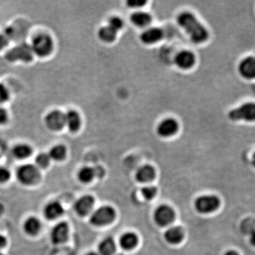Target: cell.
Segmentation results:
<instances>
[{
	"mask_svg": "<svg viewBox=\"0 0 255 255\" xmlns=\"http://www.w3.org/2000/svg\"><path fill=\"white\" fill-rule=\"evenodd\" d=\"M177 22L195 44H201L208 39V31L198 21L193 14L190 12L181 13L178 16Z\"/></svg>",
	"mask_w": 255,
	"mask_h": 255,
	"instance_id": "obj_1",
	"label": "cell"
},
{
	"mask_svg": "<svg viewBox=\"0 0 255 255\" xmlns=\"http://www.w3.org/2000/svg\"><path fill=\"white\" fill-rule=\"evenodd\" d=\"M16 178L18 182L24 186H33L39 182L41 173L39 169L34 164H23L18 167L16 172Z\"/></svg>",
	"mask_w": 255,
	"mask_h": 255,
	"instance_id": "obj_2",
	"label": "cell"
},
{
	"mask_svg": "<svg viewBox=\"0 0 255 255\" xmlns=\"http://www.w3.org/2000/svg\"><path fill=\"white\" fill-rule=\"evenodd\" d=\"M33 50L32 46L27 44H21L10 49L5 55V58L9 62L15 61H23V62H30L33 57Z\"/></svg>",
	"mask_w": 255,
	"mask_h": 255,
	"instance_id": "obj_3",
	"label": "cell"
},
{
	"mask_svg": "<svg viewBox=\"0 0 255 255\" xmlns=\"http://www.w3.org/2000/svg\"><path fill=\"white\" fill-rule=\"evenodd\" d=\"M115 217V210L110 206H104L92 213L90 217V223L95 226H104L113 222Z\"/></svg>",
	"mask_w": 255,
	"mask_h": 255,
	"instance_id": "obj_4",
	"label": "cell"
},
{
	"mask_svg": "<svg viewBox=\"0 0 255 255\" xmlns=\"http://www.w3.org/2000/svg\"><path fill=\"white\" fill-rule=\"evenodd\" d=\"M229 119L232 121H245L248 122L255 121V103L248 102L230 111Z\"/></svg>",
	"mask_w": 255,
	"mask_h": 255,
	"instance_id": "obj_5",
	"label": "cell"
},
{
	"mask_svg": "<svg viewBox=\"0 0 255 255\" xmlns=\"http://www.w3.org/2000/svg\"><path fill=\"white\" fill-rule=\"evenodd\" d=\"M31 46L33 53L40 57H46L53 50V40L48 35L39 34L35 36Z\"/></svg>",
	"mask_w": 255,
	"mask_h": 255,
	"instance_id": "obj_6",
	"label": "cell"
},
{
	"mask_svg": "<svg viewBox=\"0 0 255 255\" xmlns=\"http://www.w3.org/2000/svg\"><path fill=\"white\" fill-rule=\"evenodd\" d=\"M194 206L198 212L207 214L217 210L220 206V200L217 196L213 195H204L196 199Z\"/></svg>",
	"mask_w": 255,
	"mask_h": 255,
	"instance_id": "obj_7",
	"label": "cell"
},
{
	"mask_svg": "<svg viewBox=\"0 0 255 255\" xmlns=\"http://www.w3.org/2000/svg\"><path fill=\"white\" fill-rule=\"evenodd\" d=\"M175 211L171 207L167 205H161L155 210L154 219L158 225L166 226L170 225L175 219Z\"/></svg>",
	"mask_w": 255,
	"mask_h": 255,
	"instance_id": "obj_8",
	"label": "cell"
},
{
	"mask_svg": "<svg viewBox=\"0 0 255 255\" xmlns=\"http://www.w3.org/2000/svg\"><path fill=\"white\" fill-rule=\"evenodd\" d=\"M45 122L49 129L58 131L65 126V114L61 111H53L46 116Z\"/></svg>",
	"mask_w": 255,
	"mask_h": 255,
	"instance_id": "obj_9",
	"label": "cell"
},
{
	"mask_svg": "<svg viewBox=\"0 0 255 255\" xmlns=\"http://www.w3.org/2000/svg\"><path fill=\"white\" fill-rule=\"evenodd\" d=\"M69 225L67 223L60 222L52 229L50 239L55 245L64 243L68 239Z\"/></svg>",
	"mask_w": 255,
	"mask_h": 255,
	"instance_id": "obj_10",
	"label": "cell"
},
{
	"mask_svg": "<svg viewBox=\"0 0 255 255\" xmlns=\"http://www.w3.org/2000/svg\"><path fill=\"white\" fill-rule=\"evenodd\" d=\"M104 175V170L100 166L95 167H84L80 170L78 176L81 182L89 183L96 176L101 177Z\"/></svg>",
	"mask_w": 255,
	"mask_h": 255,
	"instance_id": "obj_11",
	"label": "cell"
},
{
	"mask_svg": "<svg viewBox=\"0 0 255 255\" xmlns=\"http://www.w3.org/2000/svg\"><path fill=\"white\" fill-rule=\"evenodd\" d=\"M95 199L90 195H85L75 202L74 208L79 216H87L93 208Z\"/></svg>",
	"mask_w": 255,
	"mask_h": 255,
	"instance_id": "obj_12",
	"label": "cell"
},
{
	"mask_svg": "<svg viewBox=\"0 0 255 255\" xmlns=\"http://www.w3.org/2000/svg\"><path fill=\"white\" fill-rule=\"evenodd\" d=\"M239 73L245 79H255V57L248 56L242 60L239 64Z\"/></svg>",
	"mask_w": 255,
	"mask_h": 255,
	"instance_id": "obj_13",
	"label": "cell"
},
{
	"mask_svg": "<svg viewBox=\"0 0 255 255\" xmlns=\"http://www.w3.org/2000/svg\"><path fill=\"white\" fill-rule=\"evenodd\" d=\"M179 129L177 121L174 119H167L162 121L158 126L157 132L162 137H170L175 135Z\"/></svg>",
	"mask_w": 255,
	"mask_h": 255,
	"instance_id": "obj_14",
	"label": "cell"
},
{
	"mask_svg": "<svg viewBox=\"0 0 255 255\" xmlns=\"http://www.w3.org/2000/svg\"><path fill=\"white\" fill-rule=\"evenodd\" d=\"M64 213L62 204L58 201H54L46 204L44 208V214L46 219L53 221L61 217Z\"/></svg>",
	"mask_w": 255,
	"mask_h": 255,
	"instance_id": "obj_15",
	"label": "cell"
},
{
	"mask_svg": "<svg viewBox=\"0 0 255 255\" xmlns=\"http://www.w3.org/2000/svg\"><path fill=\"white\" fill-rule=\"evenodd\" d=\"M196 61L195 55L189 50H183L175 57V64L178 67L184 70L191 68Z\"/></svg>",
	"mask_w": 255,
	"mask_h": 255,
	"instance_id": "obj_16",
	"label": "cell"
},
{
	"mask_svg": "<svg viewBox=\"0 0 255 255\" xmlns=\"http://www.w3.org/2000/svg\"><path fill=\"white\" fill-rule=\"evenodd\" d=\"M163 37V32L159 28H150L141 34V40L143 44H153L160 41Z\"/></svg>",
	"mask_w": 255,
	"mask_h": 255,
	"instance_id": "obj_17",
	"label": "cell"
},
{
	"mask_svg": "<svg viewBox=\"0 0 255 255\" xmlns=\"http://www.w3.org/2000/svg\"><path fill=\"white\" fill-rule=\"evenodd\" d=\"M41 222L36 216H30L24 223V230L29 236H36L41 230Z\"/></svg>",
	"mask_w": 255,
	"mask_h": 255,
	"instance_id": "obj_18",
	"label": "cell"
},
{
	"mask_svg": "<svg viewBox=\"0 0 255 255\" xmlns=\"http://www.w3.org/2000/svg\"><path fill=\"white\" fill-rule=\"evenodd\" d=\"M155 176V170L154 167L151 165L142 166L137 170L136 173V179L139 182L146 183L150 182L154 179Z\"/></svg>",
	"mask_w": 255,
	"mask_h": 255,
	"instance_id": "obj_19",
	"label": "cell"
},
{
	"mask_svg": "<svg viewBox=\"0 0 255 255\" xmlns=\"http://www.w3.org/2000/svg\"><path fill=\"white\" fill-rule=\"evenodd\" d=\"M65 126L70 131L75 133L81 127V118L76 111H69L65 114Z\"/></svg>",
	"mask_w": 255,
	"mask_h": 255,
	"instance_id": "obj_20",
	"label": "cell"
},
{
	"mask_svg": "<svg viewBox=\"0 0 255 255\" xmlns=\"http://www.w3.org/2000/svg\"><path fill=\"white\" fill-rule=\"evenodd\" d=\"M183 238H184V232L180 227H172L164 233V238L166 241L173 245H176L182 242Z\"/></svg>",
	"mask_w": 255,
	"mask_h": 255,
	"instance_id": "obj_21",
	"label": "cell"
},
{
	"mask_svg": "<svg viewBox=\"0 0 255 255\" xmlns=\"http://www.w3.org/2000/svg\"><path fill=\"white\" fill-rule=\"evenodd\" d=\"M138 238L135 233H127L121 236L120 245L125 250H131L138 244Z\"/></svg>",
	"mask_w": 255,
	"mask_h": 255,
	"instance_id": "obj_22",
	"label": "cell"
},
{
	"mask_svg": "<svg viewBox=\"0 0 255 255\" xmlns=\"http://www.w3.org/2000/svg\"><path fill=\"white\" fill-rule=\"evenodd\" d=\"M130 21L135 25L140 27H145L152 21V17L149 14L143 12H135L130 16Z\"/></svg>",
	"mask_w": 255,
	"mask_h": 255,
	"instance_id": "obj_23",
	"label": "cell"
},
{
	"mask_svg": "<svg viewBox=\"0 0 255 255\" xmlns=\"http://www.w3.org/2000/svg\"><path fill=\"white\" fill-rule=\"evenodd\" d=\"M99 254L100 255H112L116 251V244L112 238H106L99 243Z\"/></svg>",
	"mask_w": 255,
	"mask_h": 255,
	"instance_id": "obj_24",
	"label": "cell"
},
{
	"mask_svg": "<svg viewBox=\"0 0 255 255\" xmlns=\"http://www.w3.org/2000/svg\"><path fill=\"white\" fill-rule=\"evenodd\" d=\"M12 153L16 159H27L32 155V148L27 144H18L14 147Z\"/></svg>",
	"mask_w": 255,
	"mask_h": 255,
	"instance_id": "obj_25",
	"label": "cell"
},
{
	"mask_svg": "<svg viewBox=\"0 0 255 255\" xmlns=\"http://www.w3.org/2000/svg\"><path fill=\"white\" fill-rule=\"evenodd\" d=\"M116 34H117V32L112 29L110 26L101 27L98 33L99 38L101 41L106 43H112L114 41L116 38Z\"/></svg>",
	"mask_w": 255,
	"mask_h": 255,
	"instance_id": "obj_26",
	"label": "cell"
},
{
	"mask_svg": "<svg viewBox=\"0 0 255 255\" xmlns=\"http://www.w3.org/2000/svg\"><path fill=\"white\" fill-rule=\"evenodd\" d=\"M50 159L53 160L60 162L64 160L67 155V149L63 145H57L53 146L48 153Z\"/></svg>",
	"mask_w": 255,
	"mask_h": 255,
	"instance_id": "obj_27",
	"label": "cell"
},
{
	"mask_svg": "<svg viewBox=\"0 0 255 255\" xmlns=\"http://www.w3.org/2000/svg\"><path fill=\"white\" fill-rule=\"evenodd\" d=\"M50 159L48 153H41L37 155L35 162L38 168L46 169L50 164Z\"/></svg>",
	"mask_w": 255,
	"mask_h": 255,
	"instance_id": "obj_28",
	"label": "cell"
},
{
	"mask_svg": "<svg viewBox=\"0 0 255 255\" xmlns=\"http://www.w3.org/2000/svg\"><path fill=\"white\" fill-rule=\"evenodd\" d=\"M157 193L156 187L153 186H147V187H144L141 190V194L143 195L146 200H151L155 197Z\"/></svg>",
	"mask_w": 255,
	"mask_h": 255,
	"instance_id": "obj_29",
	"label": "cell"
},
{
	"mask_svg": "<svg viewBox=\"0 0 255 255\" xmlns=\"http://www.w3.org/2000/svg\"><path fill=\"white\" fill-rule=\"evenodd\" d=\"M108 26L114 29L116 32H118L120 29H122L123 26H124V22L119 17L114 16V17L110 18V21H109Z\"/></svg>",
	"mask_w": 255,
	"mask_h": 255,
	"instance_id": "obj_30",
	"label": "cell"
},
{
	"mask_svg": "<svg viewBox=\"0 0 255 255\" xmlns=\"http://www.w3.org/2000/svg\"><path fill=\"white\" fill-rule=\"evenodd\" d=\"M11 178V173L8 169L0 167V184H4L8 182Z\"/></svg>",
	"mask_w": 255,
	"mask_h": 255,
	"instance_id": "obj_31",
	"label": "cell"
},
{
	"mask_svg": "<svg viewBox=\"0 0 255 255\" xmlns=\"http://www.w3.org/2000/svg\"><path fill=\"white\" fill-rule=\"evenodd\" d=\"M9 98V93L4 84H0V104L6 102Z\"/></svg>",
	"mask_w": 255,
	"mask_h": 255,
	"instance_id": "obj_32",
	"label": "cell"
},
{
	"mask_svg": "<svg viewBox=\"0 0 255 255\" xmlns=\"http://www.w3.org/2000/svg\"><path fill=\"white\" fill-rule=\"evenodd\" d=\"M147 3L145 0H128L127 1V4L128 7L132 8H138V7H142Z\"/></svg>",
	"mask_w": 255,
	"mask_h": 255,
	"instance_id": "obj_33",
	"label": "cell"
},
{
	"mask_svg": "<svg viewBox=\"0 0 255 255\" xmlns=\"http://www.w3.org/2000/svg\"><path fill=\"white\" fill-rule=\"evenodd\" d=\"M8 119V113L4 109L0 108V125L5 124Z\"/></svg>",
	"mask_w": 255,
	"mask_h": 255,
	"instance_id": "obj_34",
	"label": "cell"
},
{
	"mask_svg": "<svg viewBox=\"0 0 255 255\" xmlns=\"http://www.w3.org/2000/svg\"><path fill=\"white\" fill-rule=\"evenodd\" d=\"M8 38L4 33H0V50H2L8 45Z\"/></svg>",
	"mask_w": 255,
	"mask_h": 255,
	"instance_id": "obj_35",
	"label": "cell"
},
{
	"mask_svg": "<svg viewBox=\"0 0 255 255\" xmlns=\"http://www.w3.org/2000/svg\"><path fill=\"white\" fill-rule=\"evenodd\" d=\"M7 238L3 235L0 234V250L7 246Z\"/></svg>",
	"mask_w": 255,
	"mask_h": 255,
	"instance_id": "obj_36",
	"label": "cell"
},
{
	"mask_svg": "<svg viewBox=\"0 0 255 255\" xmlns=\"http://www.w3.org/2000/svg\"><path fill=\"white\" fill-rule=\"evenodd\" d=\"M250 242H251L253 246L255 247V230L251 233V236H250Z\"/></svg>",
	"mask_w": 255,
	"mask_h": 255,
	"instance_id": "obj_37",
	"label": "cell"
},
{
	"mask_svg": "<svg viewBox=\"0 0 255 255\" xmlns=\"http://www.w3.org/2000/svg\"><path fill=\"white\" fill-rule=\"evenodd\" d=\"M224 255H239V254H238L237 252L234 251V250H229Z\"/></svg>",
	"mask_w": 255,
	"mask_h": 255,
	"instance_id": "obj_38",
	"label": "cell"
},
{
	"mask_svg": "<svg viewBox=\"0 0 255 255\" xmlns=\"http://www.w3.org/2000/svg\"><path fill=\"white\" fill-rule=\"evenodd\" d=\"M252 164L255 167V152L253 155V158H252Z\"/></svg>",
	"mask_w": 255,
	"mask_h": 255,
	"instance_id": "obj_39",
	"label": "cell"
},
{
	"mask_svg": "<svg viewBox=\"0 0 255 255\" xmlns=\"http://www.w3.org/2000/svg\"><path fill=\"white\" fill-rule=\"evenodd\" d=\"M86 255H99L97 254V253H93V252H92V253H88V254H87Z\"/></svg>",
	"mask_w": 255,
	"mask_h": 255,
	"instance_id": "obj_40",
	"label": "cell"
},
{
	"mask_svg": "<svg viewBox=\"0 0 255 255\" xmlns=\"http://www.w3.org/2000/svg\"><path fill=\"white\" fill-rule=\"evenodd\" d=\"M0 255H4L2 254V253H1V252H0Z\"/></svg>",
	"mask_w": 255,
	"mask_h": 255,
	"instance_id": "obj_41",
	"label": "cell"
}]
</instances>
